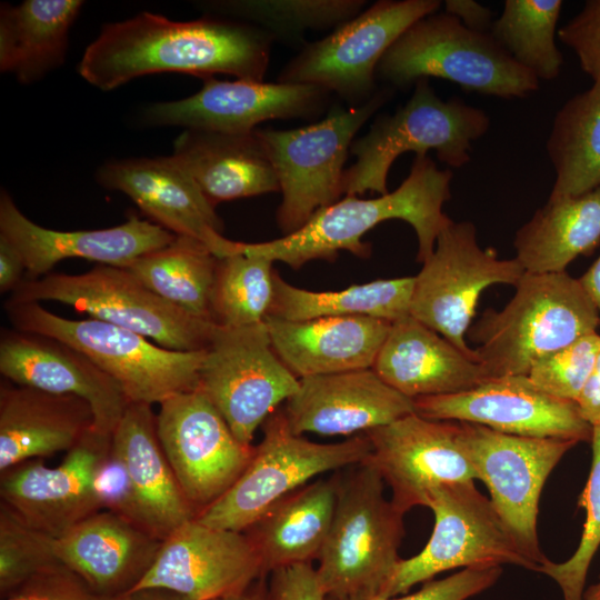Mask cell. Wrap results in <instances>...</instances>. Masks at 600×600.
Masks as SVG:
<instances>
[{
  "label": "cell",
  "mask_w": 600,
  "mask_h": 600,
  "mask_svg": "<svg viewBox=\"0 0 600 600\" xmlns=\"http://www.w3.org/2000/svg\"><path fill=\"white\" fill-rule=\"evenodd\" d=\"M273 41L271 33L250 22L210 17L181 22L142 12L104 24L78 71L103 91L158 72L202 79L226 73L263 81Z\"/></svg>",
  "instance_id": "obj_1"
},
{
  "label": "cell",
  "mask_w": 600,
  "mask_h": 600,
  "mask_svg": "<svg viewBox=\"0 0 600 600\" xmlns=\"http://www.w3.org/2000/svg\"><path fill=\"white\" fill-rule=\"evenodd\" d=\"M452 177L428 156H416L408 177L396 190L372 199L344 196L316 212L299 230L271 241L242 242V248L292 269L312 260L332 262L342 250L368 258L371 244L362 241L366 233L383 221L402 220L416 232L417 261L423 263L451 220L443 204L451 198Z\"/></svg>",
  "instance_id": "obj_2"
},
{
  "label": "cell",
  "mask_w": 600,
  "mask_h": 600,
  "mask_svg": "<svg viewBox=\"0 0 600 600\" xmlns=\"http://www.w3.org/2000/svg\"><path fill=\"white\" fill-rule=\"evenodd\" d=\"M511 300L487 309L468 334L489 379L527 376L530 369L583 336L600 316L579 279L564 272H524Z\"/></svg>",
  "instance_id": "obj_3"
},
{
  "label": "cell",
  "mask_w": 600,
  "mask_h": 600,
  "mask_svg": "<svg viewBox=\"0 0 600 600\" xmlns=\"http://www.w3.org/2000/svg\"><path fill=\"white\" fill-rule=\"evenodd\" d=\"M343 470V469H342ZM338 471L332 524L316 568L327 597L377 599L400 561L403 517L368 462Z\"/></svg>",
  "instance_id": "obj_4"
},
{
  "label": "cell",
  "mask_w": 600,
  "mask_h": 600,
  "mask_svg": "<svg viewBox=\"0 0 600 600\" xmlns=\"http://www.w3.org/2000/svg\"><path fill=\"white\" fill-rule=\"evenodd\" d=\"M413 86L403 106L377 117L369 131L352 142L350 153L356 162L343 172V196L388 193L390 168L408 151L424 157L433 150L452 168L470 161L472 143L489 130V116L458 98L440 99L427 78Z\"/></svg>",
  "instance_id": "obj_5"
},
{
  "label": "cell",
  "mask_w": 600,
  "mask_h": 600,
  "mask_svg": "<svg viewBox=\"0 0 600 600\" xmlns=\"http://www.w3.org/2000/svg\"><path fill=\"white\" fill-rule=\"evenodd\" d=\"M4 311L14 329L56 338L82 352L120 386L129 402L152 406L198 389L206 350H171L98 319H66L39 302L8 299Z\"/></svg>",
  "instance_id": "obj_6"
},
{
  "label": "cell",
  "mask_w": 600,
  "mask_h": 600,
  "mask_svg": "<svg viewBox=\"0 0 600 600\" xmlns=\"http://www.w3.org/2000/svg\"><path fill=\"white\" fill-rule=\"evenodd\" d=\"M377 76L390 88L406 89L422 78H440L467 91L523 98L539 80L492 38L464 27L454 16L429 14L410 26L388 49Z\"/></svg>",
  "instance_id": "obj_7"
},
{
  "label": "cell",
  "mask_w": 600,
  "mask_h": 600,
  "mask_svg": "<svg viewBox=\"0 0 600 600\" xmlns=\"http://www.w3.org/2000/svg\"><path fill=\"white\" fill-rule=\"evenodd\" d=\"M392 92L384 87L361 106H334L322 120L306 127L256 129L278 177L282 200L277 222L282 236L341 199L344 163L354 137Z\"/></svg>",
  "instance_id": "obj_8"
},
{
  "label": "cell",
  "mask_w": 600,
  "mask_h": 600,
  "mask_svg": "<svg viewBox=\"0 0 600 600\" xmlns=\"http://www.w3.org/2000/svg\"><path fill=\"white\" fill-rule=\"evenodd\" d=\"M263 437L237 482L197 516L210 527L244 532L276 503L310 480L364 461L371 452L368 437L338 443H317L296 434L282 409L262 424Z\"/></svg>",
  "instance_id": "obj_9"
},
{
  "label": "cell",
  "mask_w": 600,
  "mask_h": 600,
  "mask_svg": "<svg viewBox=\"0 0 600 600\" xmlns=\"http://www.w3.org/2000/svg\"><path fill=\"white\" fill-rule=\"evenodd\" d=\"M9 299L61 302L177 351L206 350L216 327L162 299L127 269L106 264L80 274L48 273L34 280L23 279Z\"/></svg>",
  "instance_id": "obj_10"
},
{
  "label": "cell",
  "mask_w": 600,
  "mask_h": 600,
  "mask_svg": "<svg viewBox=\"0 0 600 600\" xmlns=\"http://www.w3.org/2000/svg\"><path fill=\"white\" fill-rule=\"evenodd\" d=\"M440 7L439 0H379L323 39L307 42L277 80L320 87L350 107L361 106L379 90L377 68L388 49Z\"/></svg>",
  "instance_id": "obj_11"
},
{
  "label": "cell",
  "mask_w": 600,
  "mask_h": 600,
  "mask_svg": "<svg viewBox=\"0 0 600 600\" xmlns=\"http://www.w3.org/2000/svg\"><path fill=\"white\" fill-rule=\"evenodd\" d=\"M427 508L434 517L427 544L416 556L400 559L377 599L404 594L411 587L457 568L512 564L538 572L474 481L434 490Z\"/></svg>",
  "instance_id": "obj_12"
},
{
  "label": "cell",
  "mask_w": 600,
  "mask_h": 600,
  "mask_svg": "<svg viewBox=\"0 0 600 600\" xmlns=\"http://www.w3.org/2000/svg\"><path fill=\"white\" fill-rule=\"evenodd\" d=\"M298 388L299 379L274 352L264 322L214 327L198 389L241 443L253 446L256 431Z\"/></svg>",
  "instance_id": "obj_13"
},
{
  "label": "cell",
  "mask_w": 600,
  "mask_h": 600,
  "mask_svg": "<svg viewBox=\"0 0 600 600\" xmlns=\"http://www.w3.org/2000/svg\"><path fill=\"white\" fill-rule=\"evenodd\" d=\"M523 273L516 258L500 259L493 249H482L472 222L451 219L414 276L410 316L477 358L464 336L481 292L498 283L516 286Z\"/></svg>",
  "instance_id": "obj_14"
},
{
  "label": "cell",
  "mask_w": 600,
  "mask_h": 600,
  "mask_svg": "<svg viewBox=\"0 0 600 600\" xmlns=\"http://www.w3.org/2000/svg\"><path fill=\"white\" fill-rule=\"evenodd\" d=\"M477 477L489 489L490 501L520 550L538 566L548 560L537 532L540 496L549 474L579 442L502 433L460 422Z\"/></svg>",
  "instance_id": "obj_15"
},
{
  "label": "cell",
  "mask_w": 600,
  "mask_h": 600,
  "mask_svg": "<svg viewBox=\"0 0 600 600\" xmlns=\"http://www.w3.org/2000/svg\"><path fill=\"white\" fill-rule=\"evenodd\" d=\"M159 404L156 423L160 444L198 516L237 482L252 459L254 446L236 438L199 389L176 393Z\"/></svg>",
  "instance_id": "obj_16"
},
{
  "label": "cell",
  "mask_w": 600,
  "mask_h": 600,
  "mask_svg": "<svg viewBox=\"0 0 600 600\" xmlns=\"http://www.w3.org/2000/svg\"><path fill=\"white\" fill-rule=\"evenodd\" d=\"M364 434L371 443L364 461L390 487V500L404 514L427 507L430 494L443 486L478 479L459 421L414 412Z\"/></svg>",
  "instance_id": "obj_17"
},
{
  "label": "cell",
  "mask_w": 600,
  "mask_h": 600,
  "mask_svg": "<svg viewBox=\"0 0 600 600\" xmlns=\"http://www.w3.org/2000/svg\"><path fill=\"white\" fill-rule=\"evenodd\" d=\"M414 408L427 419L476 423L513 436L592 439L593 427L574 401L544 392L524 374L490 379L463 392L417 398Z\"/></svg>",
  "instance_id": "obj_18"
},
{
  "label": "cell",
  "mask_w": 600,
  "mask_h": 600,
  "mask_svg": "<svg viewBox=\"0 0 600 600\" xmlns=\"http://www.w3.org/2000/svg\"><path fill=\"white\" fill-rule=\"evenodd\" d=\"M261 578H267L262 562L244 532L192 519L162 541L134 590L163 589L188 600H217L240 593Z\"/></svg>",
  "instance_id": "obj_19"
},
{
  "label": "cell",
  "mask_w": 600,
  "mask_h": 600,
  "mask_svg": "<svg viewBox=\"0 0 600 600\" xmlns=\"http://www.w3.org/2000/svg\"><path fill=\"white\" fill-rule=\"evenodd\" d=\"M112 434L91 427L57 467L31 459L0 472L1 501L29 524L59 538L101 510L93 488Z\"/></svg>",
  "instance_id": "obj_20"
},
{
  "label": "cell",
  "mask_w": 600,
  "mask_h": 600,
  "mask_svg": "<svg viewBox=\"0 0 600 600\" xmlns=\"http://www.w3.org/2000/svg\"><path fill=\"white\" fill-rule=\"evenodd\" d=\"M194 94L148 108V122L186 129L246 133L257 124L276 119L311 118L326 108L330 92L316 86L202 79Z\"/></svg>",
  "instance_id": "obj_21"
},
{
  "label": "cell",
  "mask_w": 600,
  "mask_h": 600,
  "mask_svg": "<svg viewBox=\"0 0 600 600\" xmlns=\"http://www.w3.org/2000/svg\"><path fill=\"white\" fill-rule=\"evenodd\" d=\"M0 373L14 384L84 399L93 428L113 434L130 403L120 386L87 356L52 337L2 329Z\"/></svg>",
  "instance_id": "obj_22"
},
{
  "label": "cell",
  "mask_w": 600,
  "mask_h": 600,
  "mask_svg": "<svg viewBox=\"0 0 600 600\" xmlns=\"http://www.w3.org/2000/svg\"><path fill=\"white\" fill-rule=\"evenodd\" d=\"M97 177L103 187L126 193L173 234L203 242L218 258L237 252L239 241L222 236L216 207L173 156L111 161Z\"/></svg>",
  "instance_id": "obj_23"
},
{
  "label": "cell",
  "mask_w": 600,
  "mask_h": 600,
  "mask_svg": "<svg viewBox=\"0 0 600 600\" xmlns=\"http://www.w3.org/2000/svg\"><path fill=\"white\" fill-rule=\"evenodd\" d=\"M0 234L20 251L27 280L41 278L61 260L83 258L123 268L138 257L168 246L176 234L157 223L130 214L122 224L80 231H57L38 226L0 194Z\"/></svg>",
  "instance_id": "obj_24"
},
{
  "label": "cell",
  "mask_w": 600,
  "mask_h": 600,
  "mask_svg": "<svg viewBox=\"0 0 600 600\" xmlns=\"http://www.w3.org/2000/svg\"><path fill=\"white\" fill-rule=\"evenodd\" d=\"M299 436H357L416 412L414 400L371 368L299 379L282 409Z\"/></svg>",
  "instance_id": "obj_25"
},
{
  "label": "cell",
  "mask_w": 600,
  "mask_h": 600,
  "mask_svg": "<svg viewBox=\"0 0 600 600\" xmlns=\"http://www.w3.org/2000/svg\"><path fill=\"white\" fill-rule=\"evenodd\" d=\"M162 541L142 527L100 510L59 538V561L100 597L133 591L152 567Z\"/></svg>",
  "instance_id": "obj_26"
},
{
  "label": "cell",
  "mask_w": 600,
  "mask_h": 600,
  "mask_svg": "<svg viewBox=\"0 0 600 600\" xmlns=\"http://www.w3.org/2000/svg\"><path fill=\"white\" fill-rule=\"evenodd\" d=\"M371 369L413 400L468 391L490 380L476 357L410 314L391 322Z\"/></svg>",
  "instance_id": "obj_27"
},
{
  "label": "cell",
  "mask_w": 600,
  "mask_h": 600,
  "mask_svg": "<svg viewBox=\"0 0 600 600\" xmlns=\"http://www.w3.org/2000/svg\"><path fill=\"white\" fill-rule=\"evenodd\" d=\"M272 348L298 378L372 368L391 322L372 317L264 320Z\"/></svg>",
  "instance_id": "obj_28"
},
{
  "label": "cell",
  "mask_w": 600,
  "mask_h": 600,
  "mask_svg": "<svg viewBox=\"0 0 600 600\" xmlns=\"http://www.w3.org/2000/svg\"><path fill=\"white\" fill-rule=\"evenodd\" d=\"M93 426L90 404L71 394L1 382L0 472L69 451Z\"/></svg>",
  "instance_id": "obj_29"
},
{
  "label": "cell",
  "mask_w": 600,
  "mask_h": 600,
  "mask_svg": "<svg viewBox=\"0 0 600 600\" xmlns=\"http://www.w3.org/2000/svg\"><path fill=\"white\" fill-rule=\"evenodd\" d=\"M134 491L142 527L163 541L196 519L160 444L151 404L130 402L112 434Z\"/></svg>",
  "instance_id": "obj_30"
},
{
  "label": "cell",
  "mask_w": 600,
  "mask_h": 600,
  "mask_svg": "<svg viewBox=\"0 0 600 600\" xmlns=\"http://www.w3.org/2000/svg\"><path fill=\"white\" fill-rule=\"evenodd\" d=\"M172 156L214 207L280 191L274 167L256 130L227 133L186 129L174 140Z\"/></svg>",
  "instance_id": "obj_31"
},
{
  "label": "cell",
  "mask_w": 600,
  "mask_h": 600,
  "mask_svg": "<svg viewBox=\"0 0 600 600\" xmlns=\"http://www.w3.org/2000/svg\"><path fill=\"white\" fill-rule=\"evenodd\" d=\"M338 491V473L296 490L276 503L244 533L264 573L318 560L328 538Z\"/></svg>",
  "instance_id": "obj_32"
},
{
  "label": "cell",
  "mask_w": 600,
  "mask_h": 600,
  "mask_svg": "<svg viewBox=\"0 0 600 600\" xmlns=\"http://www.w3.org/2000/svg\"><path fill=\"white\" fill-rule=\"evenodd\" d=\"M600 243V184L573 197L548 200L521 226L513 240L524 272H564Z\"/></svg>",
  "instance_id": "obj_33"
},
{
  "label": "cell",
  "mask_w": 600,
  "mask_h": 600,
  "mask_svg": "<svg viewBox=\"0 0 600 600\" xmlns=\"http://www.w3.org/2000/svg\"><path fill=\"white\" fill-rule=\"evenodd\" d=\"M83 2L26 0L0 9V69L23 83L40 80L60 67L68 50L71 26Z\"/></svg>",
  "instance_id": "obj_34"
},
{
  "label": "cell",
  "mask_w": 600,
  "mask_h": 600,
  "mask_svg": "<svg viewBox=\"0 0 600 600\" xmlns=\"http://www.w3.org/2000/svg\"><path fill=\"white\" fill-rule=\"evenodd\" d=\"M268 317L309 320L372 317L394 322L410 314L414 277L378 279L334 291H311L288 283L276 270Z\"/></svg>",
  "instance_id": "obj_35"
},
{
  "label": "cell",
  "mask_w": 600,
  "mask_h": 600,
  "mask_svg": "<svg viewBox=\"0 0 600 600\" xmlns=\"http://www.w3.org/2000/svg\"><path fill=\"white\" fill-rule=\"evenodd\" d=\"M557 112L546 149L556 172L548 200L584 193L600 184V74Z\"/></svg>",
  "instance_id": "obj_36"
},
{
  "label": "cell",
  "mask_w": 600,
  "mask_h": 600,
  "mask_svg": "<svg viewBox=\"0 0 600 600\" xmlns=\"http://www.w3.org/2000/svg\"><path fill=\"white\" fill-rule=\"evenodd\" d=\"M217 262L218 257L203 242L176 236L168 246L142 254L123 268L162 299L212 322L210 294Z\"/></svg>",
  "instance_id": "obj_37"
},
{
  "label": "cell",
  "mask_w": 600,
  "mask_h": 600,
  "mask_svg": "<svg viewBox=\"0 0 600 600\" xmlns=\"http://www.w3.org/2000/svg\"><path fill=\"white\" fill-rule=\"evenodd\" d=\"M273 261L243 250L218 258L210 294L211 321L223 328L263 323L274 291Z\"/></svg>",
  "instance_id": "obj_38"
},
{
  "label": "cell",
  "mask_w": 600,
  "mask_h": 600,
  "mask_svg": "<svg viewBox=\"0 0 600 600\" xmlns=\"http://www.w3.org/2000/svg\"><path fill=\"white\" fill-rule=\"evenodd\" d=\"M561 0H506L490 34L538 80L557 78L563 57L556 44Z\"/></svg>",
  "instance_id": "obj_39"
},
{
  "label": "cell",
  "mask_w": 600,
  "mask_h": 600,
  "mask_svg": "<svg viewBox=\"0 0 600 600\" xmlns=\"http://www.w3.org/2000/svg\"><path fill=\"white\" fill-rule=\"evenodd\" d=\"M366 3L363 0H246L217 7L251 21L274 40L302 48L307 43L306 31L336 29L358 16Z\"/></svg>",
  "instance_id": "obj_40"
},
{
  "label": "cell",
  "mask_w": 600,
  "mask_h": 600,
  "mask_svg": "<svg viewBox=\"0 0 600 600\" xmlns=\"http://www.w3.org/2000/svg\"><path fill=\"white\" fill-rule=\"evenodd\" d=\"M60 563L54 538L29 524L1 501L0 597L7 596L37 573Z\"/></svg>",
  "instance_id": "obj_41"
},
{
  "label": "cell",
  "mask_w": 600,
  "mask_h": 600,
  "mask_svg": "<svg viewBox=\"0 0 600 600\" xmlns=\"http://www.w3.org/2000/svg\"><path fill=\"white\" fill-rule=\"evenodd\" d=\"M591 447L590 473L578 498V507L586 511L580 542L569 559H548L538 571L557 582L563 600H582L589 567L600 547V426L593 427Z\"/></svg>",
  "instance_id": "obj_42"
},
{
  "label": "cell",
  "mask_w": 600,
  "mask_h": 600,
  "mask_svg": "<svg viewBox=\"0 0 600 600\" xmlns=\"http://www.w3.org/2000/svg\"><path fill=\"white\" fill-rule=\"evenodd\" d=\"M599 351L600 334L596 331L539 361L527 376L544 392L576 402Z\"/></svg>",
  "instance_id": "obj_43"
},
{
  "label": "cell",
  "mask_w": 600,
  "mask_h": 600,
  "mask_svg": "<svg viewBox=\"0 0 600 600\" xmlns=\"http://www.w3.org/2000/svg\"><path fill=\"white\" fill-rule=\"evenodd\" d=\"M93 488L101 510L111 511L142 527L126 463L112 443L97 467Z\"/></svg>",
  "instance_id": "obj_44"
},
{
  "label": "cell",
  "mask_w": 600,
  "mask_h": 600,
  "mask_svg": "<svg viewBox=\"0 0 600 600\" xmlns=\"http://www.w3.org/2000/svg\"><path fill=\"white\" fill-rule=\"evenodd\" d=\"M501 574V566L470 567L442 579L429 580L411 594L372 600H469L491 588ZM327 600L338 599L327 597Z\"/></svg>",
  "instance_id": "obj_45"
},
{
  "label": "cell",
  "mask_w": 600,
  "mask_h": 600,
  "mask_svg": "<svg viewBox=\"0 0 600 600\" xmlns=\"http://www.w3.org/2000/svg\"><path fill=\"white\" fill-rule=\"evenodd\" d=\"M1 600H107L63 564L50 567L2 597Z\"/></svg>",
  "instance_id": "obj_46"
},
{
  "label": "cell",
  "mask_w": 600,
  "mask_h": 600,
  "mask_svg": "<svg viewBox=\"0 0 600 600\" xmlns=\"http://www.w3.org/2000/svg\"><path fill=\"white\" fill-rule=\"evenodd\" d=\"M560 41L578 57L581 69L592 79L600 74V0H589L557 32Z\"/></svg>",
  "instance_id": "obj_47"
},
{
  "label": "cell",
  "mask_w": 600,
  "mask_h": 600,
  "mask_svg": "<svg viewBox=\"0 0 600 600\" xmlns=\"http://www.w3.org/2000/svg\"><path fill=\"white\" fill-rule=\"evenodd\" d=\"M268 583L274 600H327L312 563L278 569Z\"/></svg>",
  "instance_id": "obj_48"
},
{
  "label": "cell",
  "mask_w": 600,
  "mask_h": 600,
  "mask_svg": "<svg viewBox=\"0 0 600 600\" xmlns=\"http://www.w3.org/2000/svg\"><path fill=\"white\" fill-rule=\"evenodd\" d=\"M444 11L454 16L464 27L478 32H490L492 12L473 0H446Z\"/></svg>",
  "instance_id": "obj_49"
},
{
  "label": "cell",
  "mask_w": 600,
  "mask_h": 600,
  "mask_svg": "<svg viewBox=\"0 0 600 600\" xmlns=\"http://www.w3.org/2000/svg\"><path fill=\"white\" fill-rule=\"evenodd\" d=\"M24 270L20 251L0 234V292H13L23 281Z\"/></svg>",
  "instance_id": "obj_50"
},
{
  "label": "cell",
  "mask_w": 600,
  "mask_h": 600,
  "mask_svg": "<svg viewBox=\"0 0 600 600\" xmlns=\"http://www.w3.org/2000/svg\"><path fill=\"white\" fill-rule=\"evenodd\" d=\"M576 403L590 426H600V351Z\"/></svg>",
  "instance_id": "obj_51"
},
{
  "label": "cell",
  "mask_w": 600,
  "mask_h": 600,
  "mask_svg": "<svg viewBox=\"0 0 600 600\" xmlns=\"http://www.w3.org/2000/svg\"><path fill=\"white\" fill-rule=\"evenodd\" d=\"M579 281L593 301L600 316V256L579 278Z\"/></svg>",
  "instance_id": "obj_52"
},
{
  "label": "cell",
  "mask_w": 600,
  "mask_h": 600,
  "mask_svg": "<svg viewBox=\"0 0 600 600\" xmlns=\"http://www.w3.org/2000/svg\"><path fill=\"white\" fill-rule=\"evenodd\" d=\"M107 600H188L184 597L163 589H138Z\"/></svg>",
  "instance_id": "obj_53"
},
{
  "label": "cell",
  "mask_w": 600,
  "mask_h": 600,
  "mask_svg": "<svg viewBox=\"0 0 600 600\" xmlns=\"http://www.w3.org/2000/svg\"><path fill=\"white\" fill-rule=\"evenodd\" d=\"M217 600H274L267 578H261L248 587L244 591Z\"/></svg>",
  "instance_id": "obj_54"
},
{
  "label": "cell",
  "mask_w": 600,
  "mask_h": 600,
  "mask_svg": "<svg viewBox=\"0 0 600 600\" xmlns=\"http://www.w3.org/2000/svg\"><path fill=\"white\" fill-rule=\"evenodd\" d=\"M582 600H600V576L597 583L584 589Z\"/></svg>",
  "instance_id": "obj_55"
}]
</instances>
